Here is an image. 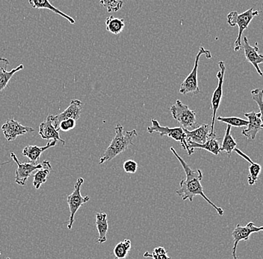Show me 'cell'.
<instances>
[{
    "label": "cell",
    "instance_id": "6da1fadb",
    "mask_svg": "<svg viewBox=\"0 0 263 259\" xmlns=\"http://www.w3.org/2000/svg\"><path fill=\"white\" fill-rule=\"evenodd\" d=\"M171 151L174 153V155L177 157L179 162L183 167L184 171L185 173V178L180 181V189L176 191L177 194L180 197L182 198V201H185L189 200V201L192 202L194 197L196 196H200L203 198L210 206H213L214 209L218 213V215L223 216L224 214V211L222 208L218 207L216 205L214 204L213 202L210 201L204 193L203 191V185L201 184L202 180L203 178V173L200 169L197 170H192L188 164L183 160L180 155L177 153V151L174 150V147H171Z\"/></svg>",
    "mask_w": 263,
    "mask_h": 259
},
{
    "label": "cell",
    "instance_id": "7a4b0ae2",
    "mask_svg": "<svg viewBox=\"0 0 263 259\" xmlns=\"http://www.w3.org/2000/svg\"><path fill=\"white\" fill-rule=\"evenodd\" d=\"M123 129H124L123 126L121 124H118L115 127V137L100 158V162H99L100 165L106 162H110L125 150H127L130 146L133 145V140L135 137H138L136 129L128 131L125 133H123L124 132Z\"/></svg>",
    "mask_w": 263,
    "mask_h": 259
},
{
    "label": "cell",
    "instance_id": "3957f363",
    "mask_svg": "<svg viewBox=\"0 0 263 259\" xmlns=\"http://www.w3.org/2000/svg\"><path fill=\"white\" fill-rule=\"evenodd\" d=\"M259 11H254V8H251L247 10L245 12L241 14H238L236 11H232L228 15V23L230 26L234 27L235 26H238V33L237 38L234 44L235 52H238L241 50L242 47V37L243 32L248 29V26L251 24L252 19L256 16L259 15Z\"/></svg>",
    "mask_w": 263,
    "mask_h": 259
},
{
    "label": "cell",
    "instance_id": "277c9868",
    "mask_svg": "<svg viewBox=\"0 0 263 259\" xmlns=\"http://www.w3.org/2000/svg\"><path fill=\"white\" fill-rule=\"evenodd\" d=\"M151 123H152V126L147 127L148 133L152 134L156 132V133H159L160 137L167 136V137H172L176 142L180 143L182 148L187 151L189 155H192L193 154L189 150L186 137H185V132L182 127L170 128L167 126H162L155 118H153Z\"/></svg>",
    "mask_w": 263,
    "mask_h": 259
},
{
    "label": "cell",
    "instance_id": "5b68a950",
    "mask_svg": "<svg viewBox=\"0 0 263 259\" xmlns=\"http://www.w3.org/2000/svg\"><path fill=\"white\" fill-rule=\"evenodd\" d=\"M170 111L174 119H175L183 129H192L193 130L198 127L196 112L189 109L188 106L183 104L179 99H177L175 104L173 105L170 108Z\"/></svg>",
    "mask_w": 263,
    "mask_h": 259
},
{
    "label": "cell",
    "instance_id": "8992f818",
    "mask_svg": "<svg viewBox=\"0 0 263 259\" xmlns=\"http://www.w3.org/2000/svg\"><path fill=\"white\" fill-rule=\"evenodd\" d=\"M203 54H205L207 58H212L210 51L205 50L204 47H200V50L195 58V66L192 69L190 74L181 84L180 88L181 94L186 95L188 93H193L194 95H196L200 92L198 86V81H197V69L199 66V60H200V56Z\"/></svg>",
    "mask_w": 263,
    "mask_h": 259
},
{
    "label": "cell",
    "instance_id": "52a82bcc",
    "mask_svg": "<svg viewBox=\"0 0 263 259\" xmlns=\"http://www.w3.org/2000/svg\"><path fill=\"white\" fill-rule=\"evenodd\" d=\"M84 183V180L82 178H80L77 180L75 186H74V191L71 194L67 196V203L68 204L69 209H70V219H69V223L67 224V228L68 229H71L72 226L73 225L74 217L77 214L78 210L81 207L82 205L85 203H88L90 201V197L88 196H82L81 194V187Z\"/></svg>",
    "mask_w": 263,
    "mask_h": 259
},
{
    "label": "cell",
    "instance_id": "ba28073f",
    "mask_svg": "<svg viewBox=\"0 0 263 259\" xmlns=\"http://www.w3.org/2000/svg\"><path fill=\"white\" fill-rule=\"evenodd\" d=\"M218 66H219L220 70L217 73V78H218V86L215 88V91L213 92V96H212L211 105L212 110H213V117H212L211 124V137H216L214 129H215V119H216V114L221 104L222 96H223V78H224V73L226 71V67H225L224 62H218Z\"/></svg>",
    "mask_w": 263,
    "mask_h": 259
},
{
    "label": "cell",
    "instance_id": "9c48e42d",
    "mask_svg": "<svg viewBox=\"0 0 263 259\" xmlns=\"http://www.w3.org/2000/svg\"><path fill=\"white\" fill-rule=\"evenodd\" d=\"M263 231V226H256L253 222H249L246 226H241L238 224L232 233L233 238V247L232 250V256L233 259H238L236 255V249L238 243L240 242H246L250 239L251 234L255 232H259Z\"/></svg>",
    "mask_w": 263,
    "mask_h": 259
},
{
    "label": "cell",
    "instance_id": "30bf717a",
    "mask_svg": "<svg viewBox=\"0 0 263 259\" xmlns=\"http://www.w3.org/2000/svg\"><path fill=\"white\" fill-rule=\"evenodd\" d=\"M11 157L17 165V168H16L15 171V183L16 184L21 185V186H24L26 185L28 178L32 175L33 172L40 170L44 167L43 164L32 165L29 162L21 163L16 158L15 154L12 152H11Z\"/></svg>",
    "mask_w": 263,
    "mask_h": 259
},
{
    "label": "cell",
    "instance_id": "8fae6325",
    "mask_svg": "<svg viewBox=\"0 0 263 259\" xmlns=\"http://www.w3.org/2000/svg\"><path fill=\"white\" fill-rule=\"evenodd\" d=\"M82 106H83V103L79 99H73L70 102V106L63 112L57 114V115H51L54 127L58 130L59 124L62 121L68 119H73L77 121V119H80V116H81Z\"/></svg>",
    "mask_w": 263,
    "mask_h": 259
},
{
    "label": "cell",
    "instance_id": "7c38bea8",
    "mask_svg": "<svg viewBox=\"0 0 263 259\" xmlns=\"http://www.w3.org/2000/svg\"><path fill=\"white\" fill-rule=\"evenodd\" d=\"M2 131L8 142L15 140L18 136L24 135L28 132H34V129L31 127L23 126L15 119H8L6 124L2 126Z\"/></svg>",
    "mask_w": 263,
    "mask_h": 259
},
{
    "label": "cell",
    "instance_id": "4fadbf2b",
    "mask_svg": "<svg viewBox=\"0 0 263 259\" xmlns=\"http://www.w3.org/2000/svg\"><path fill=\"white\" fill-rule=\"evenodd\" d=\"M183 131L186 137L187 142H192L203 144L211 137V126L209 124H203L193 130L183 129Z\"/></svg>",
    "mask_w": 263,
    "mask_h": 259
},
{
    "label": "cell",
    "instance_id": "5bb4252c",
    "mask_svg": "<svg viewBox=\"0 0 263 259\" xmlns=\"http://www.w3.org/2000/svg\"><path fill=\"white\" fill-rule=\"evenodd\" d=\"M245 116L248 119V125L247 129L241 132V134L246 137L248 140H255L256 135L261 130L262 121L260 119V114L251 111L249 113H245Z\"/></svg>",
    "mask_w": 263,
    "mask_h": 259
},
{
    "label": "cell",
    "instance_id": "9a60e30c",
    "mask_svg": "<svg viewBox=\"0 0 263 259\" xmlns=\"http://www.w3.org/2000/svg\"><path fill=\"white\" fill-rule=\"evenodd\" d=\"M242 47L244 49L245 55H246L247 61L255 67L258 74L260 76H263L262 70L259 67V64L263 63V55L258 53L259 48L257 47H252L250 45L247 37H244Z\"/></svg>",
    "mask_w": 263,
    "mask_h": 259
},
{
    "label": "cell",
    "instance_id": "2e32d148",
    "mask_svg": "<svg viewBox=\"0 0 263 259\" xmlns=\"http://www.w3.org/2000/svg\"><path fill=\"white\" fill-rule=\"evenodd\" d=\"M57 141L47 143V145L44 147H37V146H27L23 150V155L28 158L29 163L32 165H39L41 154L51 147H55L57 145Z\"/></svg>",
    "mask_w": 263,
    "mask_h": 259
},
{
    "label": "cell",
    "instance_id": "e0dca14e",
    "mask_svg": "<svg viewBox=\"0 0 263 259\" xmlns=\"http://www.w3.org/2000/svg\"><path fill=\"white\" fill-rule=\"evenodd\" d=\"M39 134L44 140L49 141L52 139L53 141L62 142L63 145H65V141L61 138L59 131L54 127L51 115H49L45 121L41 123L40 129H39Z\"/></svg>",
    "mask_w": 263,
    "mask_h": 259
},
{
    "label": "cell",
    "instance_id": "ac0fdd59",
    "mask_svg": "<svg viewBox=\"0 0 263 259\" xmlns=\"http://www.w3.org/2000/svg\"><path fill=\"white\" fill-rule=\"evenodd\" d=\"M188 144L189 150H191L192 153L195 152V149L205 150L211 152V153L215 155H218L220 152H221V151H220L221 146H220L219 140L217 139L216 137H210L203 144H196V143L192 142H188Z\"/></svg>",
    "mask_w": 263,
    "mask_h": 259
},
{
    "label": "cell",
    "instance_id": "d6986e66",
    "mask_svg": "<svg viewBox=\"0 0 263 259\" xmlns=\"http://www.w3.org/2000/svg\"><path fill=\"white\" fill-rule=\"evenodd\" d=\"M96 226L99 234L98 242L99 244H103L107 241L106 234L108 230V223L106 213H97Z\"/></svg>",
    "mask_w": 263,
    "mask_h": 259
},
{
    "label": "cell",
    "instance_id": "ffe728a7",
    "mask_svg": "<svg viewBox=\"0 0 263 259\" xmlns=\"http://www.w3.org/2000/svg\"><path fill=\"white\" fill-rule=\"evenodd\" d=\"M29 4L34 8V9L50 10L52 12L55 13V14H59V15H61L62 17L65 18L66 19H67V21L70 23V24H74L76 23V21H74L73 17L67 15V14H66L65 13L62 12V11H60V10L54 7V6H52L49 1H47V0H29Z\"/></svg>",
    "mask_w": 263,
    "mask_h": 259
},
{
    "label": "cell",
    "instance_id": "44dd1931",
    "mask_svg": "<svg viewBox=\"0 0 263 259\" xmlns=\"http://www.w3.org/2000/svg\"><path fill=\"white\" fill-rule=\"evenodd\" d=\"M43 165H44L43 168L37 170V172L34 173V176H33V178H34L33 185H34L35 189H39L41 185L47 182V178L49 174V172L52 170V166L47 161H44L43 162Z\"/></svg>",
    "mask_w": 263,
    "mask_h": 259
},
{
    "label": "cell",
    "instance_id": "7402d4cb",
    "mask_svg": "<svg viewBox=\"0 0 263 259\" xmlns=\"http://www.w3.org/2000/svg\"><path fill=\"white\" fill-rule=\"evenodd\" d=\"M237 147V143L233 138L231 134V126H227L226 131H225L224 137H223V142L220 148L221 152H226L228 156L230 157L232 152L234 151Z\"/></svg>",
    "mask_w": 263,
    "mask_h": 259
},
{
    "label": "cell",
    "instance_id": "603a6c76",
    "mask_svg": "<svg viewBox=\"0 0 263 259\" xmlns=\"http://www.w3.org/2000/svg\"><path fill=\"white\" fill-rule=\"evenodd\" d=\"M124 19L115 17L114 16L108 17L106 21V30L113 34H119L124 29Z\"/></svg>",
    "mask_w": 263,
    "mask_h": 259
},
{
    "label": "cell",
    "instance_id": "cb8c5ba5",
    "mask_svg": "<svg viewBox=\"0 0 263 259\" xmlns=\"http://www.w3.org/2000/svg\"><path fill=\"white\" fill-rule=\"evenodd\" d=\"M24 67V65H21L11 70V71H7L4 67H0V92L6 88L13 75L15 74L16 72L22 70Z\"/></svg>",
    "mask_w": 263,
    "mask_h": 259
},
{
    "label": "cell",
    "instance_id": "d4e9b609",
    "mask_svg": "<svg viewBox=\"0 0 263 259\" xmlns=\"http://www.w3.org/2000/svg\"><path fill=\"white\" fill-rule=\"evenodd\" d=\"M132 247V242L129 239H125L115 246L114 251L115 259H126Z\"/></svg>",
    "mask_w": 263,
    "mask_h": 259
},
{
    "label": "cell",
    "instance_id": "484cf974",
    "mask_svg": "<svg viewBox=\"0 0 263 259\" xmlns=\"http://www.w3.org/2000/svg\"><path fill=\"white\" fill-rule=\"evenodd\" d=\"M261 170H262V167L259 164L254 163V162L251 164V166L249 167V175L248 176V185L252 186L257 183Z\"/></svg>",
    "mask_w": 263,
    "mask_h": 259
},
{
    "label": "cell",
    "instance_id": "4316f807",
    "mask_svg": "<svg viewBox=\"0 0 263 259\" xmlns=\"http://www.w3.org/2000/svg\"><path fill=\"white\" fill-rule=\"evenodd\" d=\"M217 121L224 123V124H228V126H230L231 127L234 126V127L240 128L248 125V121L237 117H218L217 118Z\"/></svg>",
    "mask_w": 263,
    "mask_h": 259
},
{
    "label": "cell",
    "instance_id": "83f0119b",
    "mask_svg": "<svg viewBox=\"0 0 263 259\" xmlns=\"http://www.w3.org/2000/svg\"><path fill=\"white\" fill-rule=\"evenodd\" d=\"M251 95H252L253 99L256 102V104L259 106V111H260V112H259L260 119L262 121L261 129H263V90L259 89V88L253 90L251 91Z\"/></svg>",
    "mask_w": 263,
    "mask_h": 259
},
{
    "label": "cell",
    "instance_id": "f1b7e54d",
    "mask_svg": "<svg viewBox=\"0 0 263 259\" xmlns=\"http://www.w3.org/2000/svg\"><path fill=\"white\" fill-rule=\"evenodd\" d=\"M144 258H151L153 259H172L171 257L167 255V251L164 247H159L154 249L153 253H149V252H146L144 254Z\"/></svg>",
    "mask_w": 263,
    "mask_h": 259
},
{
    "label": "cell",
    "instance_id": "f546056e",
    "mask_svg": "<svg viewBox=\"0 0 263 259\" xmlns=\"http://www.w3.org/2000/svg\"><path fill=\"white\" fill-rule=\"evenodd\" d=\"M100 4L103 5L106 8L108 12H117L122 8L123 3L122 1H108V0H102Z\"/></svg>",
    "mask_w": 263,
    "mask_h": 259
},
{
    "label": "cell",
    "instance_id": "4dcf8cb0",
    "mask_svg": "<svg viewBox=\"0 0 263 259\" xmlns=\"http://www.w3.org/2000/svg\"><path fill=\"white\" fill-rule=\"evenodd\" d=\"M77 121L73 119H66V121H62L59 124L58 131L61 130L62 132H69L76 127Z\"/></svg>",
    "mask_w": 263,
    "mask_h": 259
},
{
    "label": "cell",
    "instance_id": "1f68e13d",
    "mask_svg": "<svg viewBox=\"0 0 263 259\" xmlns=\"http://www.w3.org/2000/svg\"><path fill=\"white\" fill-rule=\"evenodd\" d=\"M123 170L126 173H136L138 170L137 162L133 160H127L123 164Z\"/></svg>",
    "mask_w": 263,
    "mask_h": 259
},
{
    "label": "cell",
    "instance_id": "d6a6232c",
    "mask_svg": "<svg viewBox=\"0 0 263 259\" xmlns=\"http://www.w3.org/2000/svg\"><path fill=\"white\" fill-rule=\"evenodd\" d=\"M234 152H237L238 155H240V156L242 157L243 158L246 159V161H248V162H249L250 164L253 163V161L251 160V158L250 157H248V155H246V154H245L244 152H241V150H238V148H236L234 150Z\"/></svg>",
    "mask_w": 263,
    "mask_h": 259
},
{
    "label": "cell",
    "instance_id": "836d02e7",
    "mask_svg": "<svg viewBox=\"0 0 263 259\" xmlns=\"http://www.w3.org/2000/svg\"><path fill=\"white\" fill-rule=\"evenodd\" d=\"M0 63H6V65H8L9 62H8V61L6 58H0Z\"/></svg>",
    "mask_w": 263,
    "mask_h": 259
},
{
    "label": "cell",
    "instance_id": "e575fe53",
    "mask_svg": "<svg viewBox=\"0 0 263 259\" xmlns=\"http://www.w3.org/2000/svg\"><path fill=\"white\" fill-rule=\"evenodd\" d=\"M7 259H11V258H8Z\"/></svg>",
    "mask_w": 263,
    "mask_h": 259
}]
</instances>
